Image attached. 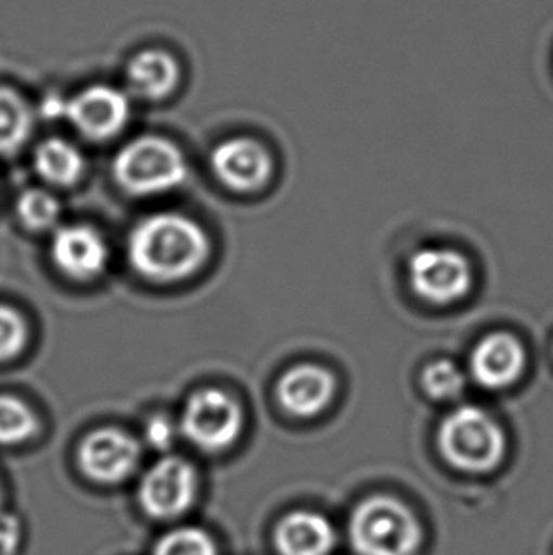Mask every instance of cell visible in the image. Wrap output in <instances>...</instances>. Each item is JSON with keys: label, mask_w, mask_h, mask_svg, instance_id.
<instances>
[{"label": "cell", "mask_w": 553, "mask_h": 555, "mask_svg": "<svg viewBox=\"0 0 553 555\" xmlns=\"http://www.w3.org/2000/svg\"><path fill=\"white\" fill-rule=\"evenodd\" d=\"M349 541L357 555H415L423 527L415 512L395 496H368L352 511Z\"/></svg>", "instance_id": "2"}, {"label": "cell", "mask_w": 553, "mask_h": 555, "mask_svg": "<svg viewBox=\"0 0 553 555\" xmlns=\"http://www.w3.org/2000/svg\"><path fill=\"white\" fill-rule=\"evenodd\" d=\"M177 436V428L169 417L162 413L152 415L146 425H144V442L149 448L156 451H167L172 446V440Z\"/></svg>", "instance_id": "23"}, {"label": "cell", "mask_w": 553, "mask_h": 555, "mask_svg": "<svg viewBox=\"0 0 553 555\" xmlns=\"http://www.w3.org/2000/svg\"><path fill=\"white\" fill-rule=\"evenodd\" d=\"M527 369L525 347L509 332H494L479 339L471 354V375L479 387L506 389L519 382Z\"/></svg>", "instance_id": "11"}, {"label": "cell", "mask_w": 553, "mask_h": 555, "mask_svg": "<svg viewBox=\"0 0 553 555\" xmlns=\"http://www.w3.org/2000/svg\"><path fill=\"white\" fill-rule=\"evenodd\" d=\"M179 82V61L162 48L141 50L126 65V86L139 99L159 101L171 95Z\"/></svg>", "instance_id": "14"}, {"label": "cell", "mask_w": 553, "mask_h": 555, "mask_svg": "<svg viewBox=\"0 0 553 555\" xmlns=\"http://www.w3.org/2000/svg\"><path fill=\"white\" fill-rule=\"evenodd\" d=\"M336 531L329 519L311 511L292 512L275 527L279 555H330Z\"/></svg>", "instance_id": "15"}, {"label": "cell", "mask_w": 553, "mask_h": 555, "mask_svg": "<svg viewBox=\"0 0 553 555\" xmlns=\"http://www.w3.org/2000/svg\"><path fill=\"white\" fill-rule=\"evenodd\" d=\"M22 521L10 512H0V555H15L22 546Z\"/></svg>", "instance_id": "24"}, {"label": "cell", "mask_w": 553, "mask_h": 555, "mask_svg": "<svg viewBox=\"0 0 553 555\" xmlns=\"http://www.w3.org/2000/svg\"><path fill=\"white\" fill-rule=\"evenodd\" d=\"M33 111L27 101L7 86H0V156H10L29 141Z\"/></svg>", "instance_id": "17"}, {"label": "cell", "mask_w": 553, "mask_h": 555, "mask_svg": "<svg viewBox=\"0 0 553 555\" xmlns=\"http://www.w3.org/2000/svg\"><path fill=\"white\" fill-rule=\"evenodd\" d=\"M131 105L126 91L95 83L68 99L67 120L90 141H108L128 126Z\"/></svg>", "instance_id": "9"}, {"label": "cell", "mask_w": 553, "mask_h": 555, "mask_svg": "<svg viewBox=\"0 0 553 555\" xmlns=\"http://www.w3.org/2000/svg\"><path fill=\"white\" fill-rule=\"evenodd\" d=\"M336 395V377L319 364H298L276 383L279 404L294 417L309 420L324 412Z\"/></svg>", "instance_id": "13"}, {"label": "cell", "mask_w": 553, "mask_h": 555, "mask_svg": "<svg viewBox=\"0 0 553 555\" xmlns=\"http://www.w3.org/2000/svg\"><path fill=\"white\" fill-rule=\"evenodd\" d=\"M197 474L187 459H159L139 483V504L150 518L167 521L184 516L195 501Z\"/></svg>", "instance_id": "7"}, {"label": "cell", "mask_w": 553, "mask_h": 555, "mask_svg": "<svg viewBox=\"0 0 553 555\" xmlns=\"http://www.w3.org/2000/svg\"><path fill=\"white\" fill-rule=\"evenodd\" d=\"M78 463L90 480L106 486L120 483L141 463V443L121 428H98L80 443Z\"/></svg>", "instance_id": "8"}, {"label": "cell", "mask_w": 553, "mask_h": 555, "mask_svg": "<svg viewBox=\"0 0 553 555\" xmlns=\"http://www.w3.org/2000/svg\"><path fill=\"white\" fill-rule=\"evenodd\" d=\"M0 499H2V491H0Z\"/></svg>", "instance_id": "26"}, {"label": "cell", "mask_w": 553, "mask_h": 555, "mask_svg": "<svg viewBox=\"0 0 553 555\" xmlns=\"http://www.w3.org/2000/svg\"><path fill=\"white\" fill-rule=\"evenodd\" d=\"M33 162L38 177L52 186H73L82 179L86 169L82 152L60 137L38 144Z\"/></svg>", "instance_id": "16"}, {"label": "cell", "mask_w": 553, "mask_h": 555, "mask_svg": "<svg viewBox=\"0 0 553 555\" xmlns=\"http://www.w3.org/2000/svg\"><path fill=\"white\" fill-rule=\"evenodd\" d=\"M154 555H218V548L213 537L200 527H179L159 539Z\"/></svg>", "instance_id": "21"}, {"label": "cell", "mask_w": 553, "mask_h": 555, "mask_svg": "<svg viewBox=\"0 0 553 555\" xmlns=\"http://www.w3.org/2000/svg\"><path fill=\"white\" fill-rule=\"evenodd\" d=\"M408 281L426 304L451 306L471 293V262L453 248H419L408 262Z\"/></svg>", "instance_id": "6"}, {"label": "cell", "mask_w": 553, "mask_h": 555, "mask_svg": "<svg viewBox=\"0 0 553 555\" xmlns=\"http://www.w3.org/2000/svg\"><path fill=\"white\" fill-rule=\"evenodd\" d=\"M17 217L33 232H46L60 222L61 203L50 192L33 188L17 199Z\"/></svg>", "instance_id": "19"}, {"label": "cell", "mask_w": 553, "mask_h": 555, "mask_svg": "<svg viewBox=\"0 0 553 555\" xmlns=\"http://www.w3.org/2000/svg\"><path fill=\"white\" fill-rule=\"evenodd\" d=\"M202 225L180 212H157L129 233L128 260L142 278L157 283L187 279L209 258Z\"/></svg>", "instance_id": "1"}, {"label": "cell", "mask_w": 553, "mask_h": 555, "mask_svg": "<svg viewBox=\"0 0 553 555\" xmlns=\"http://www.w3.org/2000/svg\"><path fill=\"white\" fill-rule=\"evenodd\" d=\"M210 166L218 181L237 192L262 188L273 171L270 152L248 137H233L218 144L210 154Z\"/></svg>", "instance_id": "10"}, {"label": "cell", "mask_w": 553, "mask_h": 555, "mask_svg": "<svg viewBox=\"0 0 553 555\" xmlns=\"http://www.w3.org/2000/svg\"><path fill=\"white\" fill-rule=\"evenodd\" d=\"M27 344V324L20 311L0 304V362L10 361L22 353Z\"/></svg>", "instance_id": "22"}, {"label": "cell", "mask_w": 553, "mask_h": 555, "mask_svg": "<svg viewBox=\"0 0 553 555\" xmlns=\"http://www.w3.org/2000/svg\"><path fill=\"white\" fill-rule=\"evenodd\" d=\"M67 103L65 99L57 98V95H52V98H46L44 103H42V114H44L46 118H67Z\"/></svg>", "instance_id": "25"}, {"label": "cell", "mask_w": 553, "mask_h": 555, "mask_svg": "<svg viewBox=\"0 0 553 555\" xmlns=\"http://www.w3.org/2000/svg\"><path fill=\"white\" fill-rule=\"evenodd\" d=\"M114 179L129 195L167 194L188 179V164L177 144L164 137H139L114 158Z\"/></svg>", "instance_id": "4"}, {"label": "cell", "mask_w": 553, "mask_h": 555, "mask_svg": "<svg viewBox=\"0 0 553 555\" xmlns=\"http://www.w3.org/2000/svg\"><path fill=\"white\" fill-rule=\"evenodd\" d=\"M50 255L57 270L78 281L98 278L108 263L103 235L83 224L63 225L53 233Z\"/></svg>", "instance_id": "12"}, {"label": "cell", "mask_w": 553, "mask_h": 555, "mask_svg": "<svg viewBox=\"0 0 553 555\" xmlns=\"http://www.w3.org/2000/svg\"><path fill=\"white\" fill-rule=\"evenodd\" d=\"M421 387L433 400L449 402V400H456L463 395L464 387H466V375L456 366L455 362L441 359V361L428 364L423 370Z\"/></svg>", "instance_id": "20"}, {"label": "cell", "mask_w": 553, "mask_h": 555, "mask_svg": "<svg viewBox=\"0 0 553 555\" xmlns=\"http://www.w3.org/2000/svg\"><path fill=\"white\" fill-rule=\"evenodd\" d=\"M501 425L478 405H461L441 421L438 450L449 465L468 474H487L506 455Z\"/></svg>", "instance_id": "3"}, {"label": "cell", "mask_w": 553, "mask_h": 555, "mask_svg": "<svg viewBox=\"0 0 553 555\" xmlns=\"http://www.w3.org/2000/svg\"><path fill=\"white\" fill-rule=\"evenodd\" d=\"M37 430V415L22 398L0 395V446L27 442Z\"/></svg>", "instance_id": "18"}, {"label": "cell", "mask_w": 553, "mask_h": 555, "mask_svg": "<svg viewBox=\"0 0 553 555\" xmlns=\"http://www.w3.org/2000/svg\"><path fill=\"white\" fill-rule=\"evenodd\" d=\"M243 412L235 398L220 389H202L190 395L180 413V433L203 451L230 448L241 435Z\"/></svg>", "instance_id": "5"}]
</instances>
